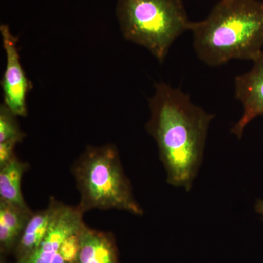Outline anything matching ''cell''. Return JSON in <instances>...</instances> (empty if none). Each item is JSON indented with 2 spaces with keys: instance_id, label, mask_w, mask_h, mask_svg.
<instances>
[{
  "instance_id": "13",
  "label": "cell",
  "mask_w": 263,
  "mask_h": 263,
  "mask_svg": "<svg viewBox=\"0 0 263 263\" xmlns=\"http://www.w3.org/2000/svg\"><path fill=\"white\" fill-rule=\"evenodd\" d=\"M18 143L5 142L0 143V167L8 164L15 157V148Z\"/></svg>"
},
{
  "instance_id": "2",
  "label": "cell",
  "mask_w": 263,
  "mask_h": 263,
  "mask_svg": "<svg viewBox=\"0 0 263 263\" xmlns=\"http://www.w3.org/2000/svg\"><path fill=\"white\" fill-rule=\"evenodd\" d=\"M190 31L197 57L205 65L253 62L262 52L263 1L220 0L206 18L192 22Z\"/></svg>"
},
{
  "instance_id": "5",
  "label": "cell",
  "mask_w": 263,
  "mask_h": 263,
  "mask_svg": "<svg viewBox=\"0 0 263 263\" xmlns=\"http://www.w3.org/2000/svg\"><path fill=\"white\" fill-rule=\"evenodd\" d=\"M79 207L60 202L47 234L37 249L15 263H76L85 223Z\"/></svg>"
},
{
  "instance_id": "1",
  "label": "cell",
  "mask_w": 263,
  "mask_h": 263,
  "mask_svg": "<svg viewBox=\"0 0 263 263\" xmlns=\"http://www.w3.org/2000/svg\"><path fill=\"white\" fill-rule=\"evenodd\" d=\"M148 100L146 129L158 147L167 182L190 191L203 160L209 124L214 118L190 95L164 82L155 84Z\"/></svg>"
},
{
  "instance_id": "9",
  "label": "cell",
  "mask_w": 263,
  "mask_h": 263,
  "mask_svg": "<svg viewBox=\"0 0 263 263\" xmlns=\"http://www.w3.org/2000/svg\"><path fill=\"white\" fill-rule=\"evenodd\" d=\"M76 263H119L113 236L85 226Z\"/></svg>"
},
{
  "instance_id": "4",
  "label": "cell",
  "mask_w": 263,
  "mask_h": 263,
  "mask_svg": "<svg viewBox=\"0 0 263 263\" xmlns=\"http://www.w3.org/2000/svg\"><path fill=\"white\" fill-rule=\"evenodd\" d=\"M116 15L124 39L146 48L160 63L192 24L183 0H117Z\"/></svg>"
},
{
  "instance_id": "11",
  "label": "cell",
  "mask_w": 263,
  "mask_h": 263,
  "mask_svg": "<svg viewBox=\"0 0 263 263\" xmlns=\"http://www.w3.org/2000/svg\"><path fill=\"white\" fill-rule=\"evenodd\" d=\"M28 167V164L19 160L16 156L0 167V201L29 208L22 192V177Z\"/></svg>"
},
{
  "instance_id": "12",
  "label": "cell",
  "mask_w": 263,
  "mask_h": 263,
  "mask_svg": "<svg viewBox=\"0 0 263 263\" xmlns=\"http://www.w3.org/2000/svg\"><path fill=\"white\" fill-rule=\"evenodd\" d=\"M18 116L15 115L4 103L0 105V143L23 141L26 133L21 129Z\"/></svg>"
},
{
  "instance_id": "7",
  "label": "cell",
  "mask_w": 263,
  "mask_h": 263,
  "mask_svg": "<svg viewBox=\"0 0 263 263\" xmlns=\"http://www.w3.org/2000/svg\"><path fill=\"white\" fill-rule=\"evenodd\" d=\"M235 96L242 103L243 112L231 133L240 139L249 123L263 116V51L254 60L250 70L235 78Z\"/></svg>"
},
{
  "instance_id": "14",
  "label": "cell",
  "mask_w": 263,
  "mask_h": 263,
  "mask_svg": "<svg viewBox=\"0 0 263 263\" xmlns=\"http://www.w3.org/2000/svg\"><path fill=\"white\" fill-rule=\"evenodd\" d=\"M255 210L257 214L262 216L263 221V200H258L255 205Z\"/></svg>"
},
{
  "instance_id": "8",
  "label": "cell",
  "mask_w": 263,
  "mask_h": 263,
  "mask_svg": "<svg viewBox=\"0 0 263 263\" xmlns=\"http://www.w3.org/2000/svg\"><path fill=\"white\" fill-rule=\"evenodd\" d=\"M60 205V202L51 197L46 209L33 213L14 249L16 261L27 257L39 247L47 234Z\"/></svg>"
},
{
  "instance_id": "10",
  "label": "cell",
  "mask_w": 263,
  "mask_h": 263,
  "mask_svg": "<svg viewBox=\"0 0 263 263\" xmlns=\"http://www.w3.org/2000/svg\"><path fill=\"white\" fill-rule=\"evenodd\" d=\"M29 208L0 201V247L2 252L15 249L24 228L33 214Z\"/></svg>"
},
{
  "instance_id": "6",
  "label": "cell",
  "mask_w": 263,
  "mask_h": 263,
  "mask_svg": "<svg viewBox=\"0 0 263 263\" xmlns=\"http://www.w3.org/2000/svg\"><path fill=\"white\" fill-rule=\"evenodd\" d=\"M0 34L6 57V65L1 86L4 103L18 117L28 114L27 97L33 88L32 82L26 76L18 48V37L12 33L8 24L0 25Z\"/></svg>"
},
{
  "instance_id": "3",
  "label": "cell",
  "mask_w": 263,
  "mask_h": 263,
  "mask_svg": "<svg viewBox=\"0 0 263 263\" xmlns=\"http://www.w3.org/2000/svg\"><path fill=\"white\" fill-rule=\"evenodd\" d=\"M72 171L81 195L79 205L84 212L98 209L143 214L114 145L87 147Z\"/></svg>"
}]
</instances>
